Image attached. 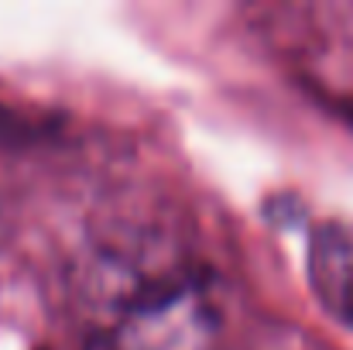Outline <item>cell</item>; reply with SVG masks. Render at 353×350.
Instances as JSON below:
<instances>
[{"label":"cell","mask_w":353,"mask_h":350,"mask_svg":"<svg viewBox=\"0 0 353 350\" xmlns=\"http://www.w3.org/2000/svg\"><path fill=\"white\" fill-rule=\"evenodd\" d=\"M305 275L319 306L353 330V220L333 217L312 227Z\"/></svg>","instance_id":"obj_2"},{"label":"cell","mask_w":353,"mask_h":350,"mask_svg":"<svg viewBox=\"0 0 353 350\" xmlns=\"http://www.w3.org/2000/svg\"><path fill=\"white\" fill-rule=\"evenodd\" d=\"M220 306L196 268H185L110 316L93 350H216Z\"/></svg>","instance_id":"obj_1"}]
</instances>
